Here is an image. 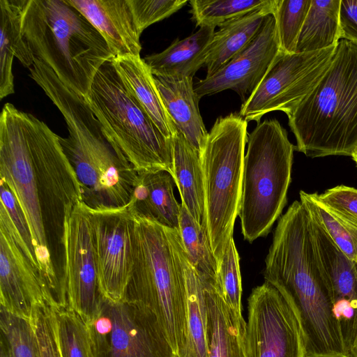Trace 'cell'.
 Returning <instances> with one entry per match:
<instances>
[{
	"instance_id": "cell-1",
	"label": "cell",
	"mask_w": 357,
	"mask_h": 357,
	"mask_svg": "<svg viewBox=\"0 0 357 357\" xmlns=\"http://www.w3.org/2000/svg\"><path fill=\"white\" fill-rule=\"evenodd\" d=\"M0 176L27 222L40 273L54 298L61 301L66 227L82 202L80 184L60 136L9 102L0 116Z\"/></svg>"
},
{
	"instance_id": "cell-2",
	"label": "cell",
	"mask_w": 357,
	"mask_h": 357,
	"mask_svg": "<svg viewBox=\"0 0 357 357\" xmlns=\"http://www.w3.org/2000/svg\"><path fill=\"white\" fill-rule=\"evenodd\" d=\"M132 260L125 299L151 310L178 357L187 337L188 258L177 229L135 216Z\"/></svg>"
},
{
	"instance_id": "cell-3",
	"label": "cell",
	"mask_w": 357,
	"mask_h": 357,
	"mask_svg": "<svg viewBox=\"0 0 357 357\" xmlns=\"http://www.w3.org/2000/svg\"><path fill=\"white\" fill-rule=\"evenodd\" d=\"M46 96L67 125L68 136L60 141L80 184L82 202L91 210L127 206L138 173L116 152L85 98L61 82Z\"/></svg>"
},
{
	"instance_id": "cell-4",
	"label": "cell",
	"mask_w": 357,
	"mask_h": 357,
	"mask_svg": "<svg viewBox=\"0 0 357 357\" xmlns=\"http://www.w3.org/2000/svg\"><path fill=\"white\" fill-rule=\"evenodd\" d=\"M22 29L34 59L84 97L98 69L114 57L100 33L66 0H24Z\"/></svg>"
},
{
	"instance_id": "cell-5",
	"label": "cell",
	"mask_w": 357,
	"mask_h": 357,
	"mask_svg": "<svg viewBox=\"0 0 357 357\" xmlns=\"http://www.w3.org/2000/svg\"><path fill=\"white\" fill-rule=\"evenodd\" d=\"M296 149L310 158L357 148V45L341 39L317 85L287 116Z\"/></svg>"
},
{
	"instance_id": "cell-6",
	"label": "cell",
	"mask_w": 357,
	"mask_h": 357,
	"mask_svg": "<svg viewBox=\"0 0 357 357\" xmlns=\"http://www.w3.org/2000/svg\"><path fill=\"white\" fill-rule=\"evenodd\" d=\"M112 59L97 71L86 102L116 152L138 174L164 170L172 176V139L162 133L124 84Z\"/></svg>"
},
{
	"instance_id": "cell-7",
	"label": "cell",
	"mask_w": 357,
	"mask_h": 357,
	"mask_svg": "<svg viewBox=\"0 0 357 357\" xmlns=\"http://www.w3.org/2000/svg\"><path fill=\"white\" fill-rule=\"evenodd\" d=\"M238 216L245 240L266 236L287 202L294 151L277 119L257 123L248 135Z\"/></svg>"
},
{
	"instance_id": "cell-8",
	"label": "cell",
	"mask_w": 357,
	"mask_h": 357,
	"mask_svg": "<svg viewBox=\"0 0 357 357\" xmlns=\"http://www.w3.org/2000/svg\"><path fill=\"white\" fill-rule=\"evenodd\" d=\"M248 123L236 112L219 116L201 153L205 222L217 264L233 238L240 211Z\"/></svg>"
},
{
	"instance_id": "cell-9",
	"label": "cell",
	"mask_w": 357,
	"mask_h": 357,
	"mask_svg": "<svg viewBox=\"0 0 357 357\" xmlns=\"http://www.w3.org/2000/svg\"><path fill=\"white\" fill-rule=\"evenodd\" d=\"M86 324L93 357H178L156 315L134 303L104 298Z\"/></svg>"
},
{
	"instance_id": "cell-10",
	"label": "cell",
	"mask_w": 357,
	"mask_h": 357,
	"mask_svg": "<svg viewBox=\"0 0 357 357\" xmlns=\"http://www.w3.org/2000/svg\"><path fill=\"white\" fill-rule=\"evenodd\" d=\"M335 48L293 54L280 52L260 84L241 105L239 115L247 122L257 123L271 112L289 115L321 79Z\"/></svg>"
},
{
	"instance_id": "cell-11",
	"label": "cell",
	"mask_w": 357,
	"mask_h": 357,
	"mask_svg": "<svg viewBox=\"0 0 357 357\" xmlns=\"http://www.w3.org/2000/svg\"><path fill=\"white\" fill-rule=\"evenodd\" d=\"M245 357H306L298 310L291 300L267 282L248 298Z\"/></svg>"
},
{
	"instance_id": "cell-12",
	"label": "cell",
	"mask_w": 357,
	"mask_h": 357,
	"mask_svg": "<svg viewBox=\"0 0 357 357\" xmlns=\"http://www.w3.org/2000/svg\"><path fill=\"white\" fill-rule=\"evenodd\" d=\"M64 281L67 306L86 323L98 314L104 298L98 281L93 231L89 209H73L64 241Z\"/></svg>"
},
{
	"instance_id": "cell-13",
	"label": "cell",
	"mask_w": 357,
	"mask_h": 357,
	"mask_svg": "<svg viewBox=\"0 0 357 357\" xmlns=\"http://www.w3.org/2000/svg\"><path fill=\"white\" fill-rule=\"evenodd\" d=\"M89 211L101 293L112 301H124L132 267L135 216L127 206Z\"/></svg>"
},
{
	"instance_id": "cell-14",
	"label": "cell",
	"mask_w": 357,
	"mask_h": 357,
	"mask_svg": "<svg viewBox=\"0 0 357 357\" xmlns=\"http://www.w3.org/2000/svg\"><path fill=\"white\" fill-rule=\"evenodd\" d=\"M45 302L59 306L22 249L8 214L0 204V306L31 319L35 307Z\"/></svg>"
},
{
	"instance_id": "cell-15",
	"label": "cell",
	"mask_w": 357,
	"mask_h": 357,
	"mask_svg": "<svg viewBox=\"0 0 357 357\" xmlns=\"http://www.w3.org/2000/svg\"><path fill=\"white\" fill-rule=\"evenodd\" d=\"M280 52L275 17L270 14L257 36L220 70L195 83V92L200 99L231 89L244 102L246 96L249 97L260 84Z\"/></svg>"
},
{
	"instance_id": "cell-16",
	"label": "cell",
	"mask_w": 357,
	"mask_h": 357,
	"mask_svg": "<svg viewBox=\"0 0 357 357\" xmlns=\"http://www.w3.org/2000/svg\"><path fill=\"white\" fill-rule=\"evenodd\" d=\"M310 218L318 266L329 290L342 338L350 354L357 333V263L347 257L326 230Z\"/></svg>"
},
{
	"instance_id": "cell-17",
	"label": "cell",
	"mask_w": 357,
	"mask_h": 357,
	"mask_svg": "<svg viewBox=\"0 0 357 357\" xmlns=\"http://www.w3.org/2000/svg\"><path fill=\"white\" fill-rule=\"evenodd\" d=\"M97 29L114 57L140 55V36L128 0H66Z\"/></svg>"
},
{
	"instance_id": "cell-18",
	"label": "cell",
	"mask_w": 357,
	"mask_h": 357,
	"mask_svg": "<svg viewBox=\"0 0 357 357\" xmlns=\"http://www.w3.org/2000/svg\"><path fill=\"white\" fill-rule=\"evenodd\" d=\"M203 279L207 310V357H245L247 322L225 301L218 281Z\"/></svg>"
},
{
	"instance_id": "cell-19",
	"label": "cell",
	"mask_w": 357,
	"mask_h": 357,
	"mask_svg": "<svg viewBox=\"0 0 357 357\" xmlns=\"http://www.w3.org/2000/svg\"><path fill=\"white\" fill-rule=\"evenodd\" d=\"M154 76L165 107L176 130L199 153L204 148L208 132L199 109L191 77Z\"/></svg>"
},
{
	"instance_id": "cell-20",
	"label": "cell",
	"mask_w": 357,
	"mask_h": 357,
	"mask_svg": "<svg viewBox=\"0 0 357 357\" xmlns=\"http://www.w3.org/2000/svg\"><path fill=\"white\" fill-rule=\"evenodd\" d=\"M174 178L164 170L138 174L127 207L134 216L144 217L179 230L181 204L174 195Z\"/></svg>"
},
{
	"instance_id": "cell-21",
	"label": "cell",
	"mask_w": 357,
	"mask_h": 357,
	"mask_svg": "<svg viewBox=\"0 0 357 357\" xmlns=\"http://www.w3.org/2000/svg\"><path fill=\"white\" fill-rule=\"evenodd\" d=\"M215 27L201 26L190 36L176 39L167 49L143 59L155 76L191 77L207 58Z\"/></svg>"
},
{
	"instance_id": "cell-22",
	"label": "cell",
	"mask_w": 357,
	"mask_h": 357,
	"mask_svg": "<svg viewBox=\"0 0 357 357\" xmlns=\"http://www.w3.org/2000/svg\"><path fill=\"white\" fill-rule=\"evenodd\" d=\"M121 79L151 119L168 139L176 129L168 114L156 86L154 76L140 55L112 57Z\"/></svg>"
},
{
	"instance_id": "cell-23",
	"label": "cell",
	"mask_w": 357,
	"mask_h": 357,
	"mask_svg": "<svg viewBox=\"0 0 357 357\" xmlns=\"http://www.w3.org/2000/svg\"><path fill=\"white\" fill-rule=\"evenodd\" d=\"M24 0H0V99L13 94V58L26 68L34 63V56L22 29Z\"/></svg>"
},
{
	"instance_id": "cell-24",
	"label": "cell",
	"mask_w": 357,
	"mask_h": 357,
	"mask_svg": "<svg viewBox=\"0 0 357 357\" xmlns=\"http://www.w3.org/2000/svg\"><path fill=\"white\" fill-rule=\"evenodd\" d=\"M172 140V177L179 191L181 204L196 222L206 226L204 180L200 153L178 130Z\"/></svg>"
},
{
	"instance_id": "cell-25",
	"label": "cell",
	"mask_w": 357,
	"mask_h": 357,
	"mask_svg": "<svg viewBox=\"0 0 357 357\" xmlns=\"http://www.w3.org/2000/svg\"><path fill=\"white\" fill-rule=\"evenodd\" d=\"M275 5L232 20L215 32L204 65L206 77L220 70L257 36L268 15L273 13Z\"/></svg>"
},
{
	"instance_id": "cell-26",
	"label": "cell",
	"mask_w": 357,
	"mask_h": 357,
	"mask_svg": "<svg viewBox=\"0 0 357 357\" xmlns=\"http://www.w3.org/2000/svg\"><path fill=\"white\" fill-rule=\"evenodd\" d=\"M341 0H312L299 33L296 52H309L337 46L341 40Z\"/></svg>"
},
{
	"instance_id": "cell-27",
	"label": "cell",
	"mask_w": 357,
	"mask_h": 357,
	"mask_svg": "<svg viewBox=\"0 0 357 357\" xmlns=\"http://www.w3.org/2000/svg\"><path fill=\"white\" fill-rule=\"evenodd\" d=\"M186 279L187 337L181 357H207V310L204 281L189 262L186 268Z\"/></svg>"
},
{
	"instance_id": "cell-28",
	"label": "cell",
	"mask_w": 357,
	"mask_h": 357,
	"mask_svg": "<svg viewBox=\"0 0 357 357\" xmlns=\"http://www.w3.org/2000/svg\"><path fill=\"white\" fill-rule=\"evenodd\" d=\"M299 196L310 217L326 230L347 257L357 263V226L321 202L318 193L301 190Z\"/></svg>"
},
{
	"instance_id": "cell-29",
	"label": "cell",
	"mask_w": 357,
	"mask_h": 357,
	"mask_svg": "<svg viewBox=\"0 0 357 357\" xmlns=\"http://www.w3.org/2000/svg\"><path fill=\"white\" fill-rule=\"evenodd\" d=\"M179 231L188 261L202 278L218 281V264L212 252L206 227L199 224L181 204Z\"/></svg>"
},
{
	"instance_id": "cell-30",
	"label": "cell",
	"mask_w": 357,
	"mask_h": 357,
	"mask_svg": "<svg viewBox=\"0 0 357 357\" xmlns=\"http://www.w3.org/2000/svg\"><path fill=\"white\" fill-rule=\"evenodd\" d=\"M277 0H191L196 26L220 27L253 11L275 6Z\"/></svg>"
},
{
	"instance_id": "cell-31",
	"label": "cell",
	"mask_w": 357,
	"mask_h": 357,
	"mask_svg": "<svg viewBox=\"0 0 357 357\" xmlns=\"http://www.w3.org/2000/svg\"><path fill=\"white\" fill-rule=\"evenodd\" d=\"M56 331L62 357H93L86 321L68 306H56Z\"/></svg>"
},
{
	"instance_id": "cell-32",
	"label": "cell",
	"mask_w": 357,
	"mask_h": 357,
	"mask_svg": "<svg viewBox=\"0 0 357 357\" xmlns=\"http://www.w3.org/2000/svg\"><path fill=\"white\" fill-rule=\"evenodd\" d=\"M1 340L13 357H40L31 320L12 313L0 306Z\"/></svg>"
},
{
	"instance_id": "cell-33",
	"label": "cell",
	"mask_w": 357,
	"mask_h": 357,
	"mask_svg": "<svg viewBox=\"0 0 357 357\" xmlns=\"http://www.w3.org/2000/svg\"><path fill=\"white\" fill-rule=\"evenodd\" d=\"M312 0H277L273 13L280 52L296 53V43Z\"/></svg>"
},
{
	"instance_id": "cell-34",
	"label": "cell",
	"mask_w": 357,
	"mask_h": 357,
	"mask_svg": "<svg viewBox=\"0 0 357 357\" xmlns=\"http://www.w3.org/2000/svg\"><path fill=\"white\" fill-rule=\"evenodd\" d=\"M218 280L225 301L238 313L242 314L239 255L233 238L218 264Z\"/></svg>"
},
{
	"instance_id": "cell-35",
	"label": "cell",
	"mask_w": 357,
	"mask_h": 357,
	"mask_svg": "<svg viewBox=\"0 0 357 357\" xmlns=\"http://www.w3.org/2000/svg\"><path fill=\"white\" fill-rule=\"evenodd\" d=\"M55 305L45 302L36 305L31 322L36 332L40 357H62L57 337Z\"/></svg>"
},
{
	"instance_id": "cell-36",
	"label": "cell",
	"mask_w": 357,
	"mask_h": 357,
	"mask_svg": "<svg viewBox=\"0 0 357 357\" xmlns=\"http://www.w3.org/2000/svg\"><path fill=\"white\" fill-rule=\"evenodd\" d=\"M140 34L150 25L162 20L181 9L186 0H128Z\"/></svg>"
},
{
	"instance_id": "cell-37",
	"label": "cell",
	"mask_w": 357,
	"mask_h": 357,
	"mask_svg": "<svg viewBox=\"0 0 357 357\" xmlns=\"http://www.w3.org/2000/svg\"><path fill=\"white\" fill-rule=\"evenodd\" d=\"M0 204L4 206L8 214L22 249L40 272L27 222L13 192L1 181Z\"/></svg>"
},
{
	"instance_id": "cell-38",
	"label": "cell",
	"mask_w": 357,
	"mask_h": 357,
	"mask_svg": "<svg viewBox=\"0 0 357 357\" xmlns=\"http://www.w3.org/2000/svg\"><path fill=\"white\" fill-rule=\"evenodd\" d=\"M328 207L357 226V189L344 185L328 188L318 194Z\"/></svg>"
},
{
	"instance_id": "cell-39",
	"label": "cell",
	"mask_w": 357,
	"mask_h": 357,
	"mask_svg": "<svg viewBox=\"0 0 357 357\" xmlns=\"http://www.w3.org/2000/svg\"><path fill=\"white\" fill-rule=\"evenodd\" d=\"M340 23L341 39L357 45V0H341Z\"/></svg>"
},
{
	"instance_id": "cell-40",
	"label": "cell",
	"mask_w": 357,
	"mask_h": 357,
	"mask_svg": "<svg viewBox=\"0 0 357 357\" xmlns=\"http://www.w3.org/2000/svg\"><path fill=\"white\" fill-rule=\"evenodd\" d=\"M0 357H13L6 344L0 340Z\"/></svg>"
},
{
	"instance_id": "cell-41",
	"label": "cell",
	"mask_w": 357,
	"mask_h": 357,
	"mask_svg": "<svg viewBox=\"0 0 357 357\" xmlns=\"http://www.w3.org/2000/svg\"><path fill=\"white\" fill-rule=\"evenodd\" d=\"M350 356L351 357H357V333L351 349Z\"/></svg>"
},
{
	"instance_id": "cell-42",
	"label": "cell",
	"mask_w": 357,
	"mask_h": 357,
	"mask_svg": "<svg viewBox=\"0 0 357 357\" xmlns=\"http://www.w3.org/2000/svg\"><path fill=\"white\" fill-rule=\"evenodd\" d=\"M351 158H352L353 160L354 161V162L356 164V166L357 167V148L355 150V151L353 153V155H351Z\"/></svg>"
}]
</instances>
